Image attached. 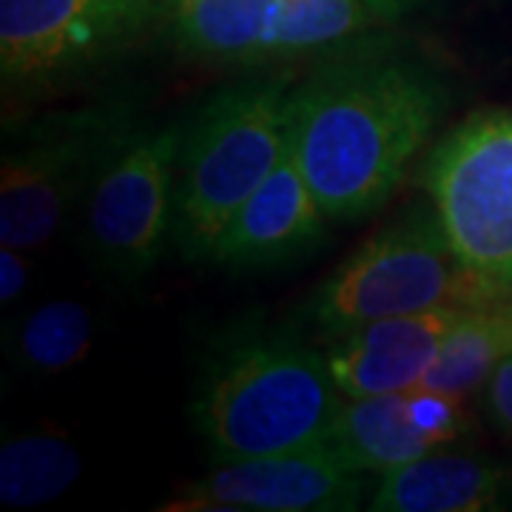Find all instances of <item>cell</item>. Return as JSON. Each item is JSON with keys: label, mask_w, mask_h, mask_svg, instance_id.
<instances>
[{"label": "cell", "mask_w": 512, "mask_h": 512, "mask_svg": "<svg viewBox=\"0 0 512 512\" xmlns=\"http://www.w3.org/2000/svg\"><path fill=\"white\" fill-rule=\"evenodd\" d=\"M362 495L365 473L345 464L328 444L302 453L220 461L168 510L348 512L362 504Z\"/></svg>", "instance_id": "obj_9"}, {"label": "cell", "mask_w": 512, "mask_h": 512, "mask_svg": "<svg viewBox=\"0 0 512 512\" xmlns=\"http://www.w3.org/2000/svg\"><path fill=\"white\" fill-rule=\"evenodd\" d=\"M424 185L458 262L512 296V109L478 111L433 148Z\"/></svg>", "instance_id": "obj_5"}, {"label": "cell", "mask_w": 512, "mask_h": 512, "mask_svg": "<svg viewBox=\"0 0 512 512\" xmlns=\"http://www.w3.org/2000/svg\"><path fill=\"white\" fill-rule=\"evenodd\" d=\"M461 311L441 305L376 319L333 336L325 356L339 393L345 399H365L416 390Z\"/></svg>", "instance_id": "obj_10"}, {"label": "cell", "mask_w": 512, "mask_h": 512, "mask_svg": "<svg viewBox=\"0 0 512 512\" xmlns=\"http://www.w3.org/2000/svg\"><path fill=\"white\" fill-rule=\"evenodd\" d=\"M461 402L464 399L447 396V393H439V390L416 387V390L407 393V413H410L413 427L433 447H447L450 441L461 439V433L467 427Z\"/></svg>", "instance_id": "obj_19"}, {"label": "cell", "mask_w": 512, "mask_h": 512, "mask_svg": "<svg viewBox=\"0 0 512 512\" xmlns=\"http://www.w3.org/2000/svg\"><path fill=\"white\" fill-rule=\"evenodd\" d=\"M288 109L285 83L248 80L185 120L171 222V245L183 259H211L225 225L288 154Z\"/></svg>", "instance_id": "obj_3"}, {"label": "cell", "mask_w": 512, "mask_h": 512, "mask_svg": "<svg viewBox=\"0 0 512 512\" xmlns=\"http://www.w3.org/2000/svg\"><path fill=\"white\" fill-rule=\"evenodd\" d=\"M487 302L498 296L458 262L436 208L421 205L367 239L316 288L308 322L333 339L387 316Z\"/></svg>", "instance_id": "obj_4"}, {"label": "cell", "mask_w": 512, "mask_h": 512, "mask_svg": "<svg viewBox=\"0 0 512 512\" xmlns=\"http://www.w3.org/2000/svg\"><path fill=\"white\" fill-rule=\"evenodd\" d=\"M168 0H0L6 86L40 89L80 77L165 20Z\"/></svg>", "instance_id": "obj_8"}, {"label": "cell", "mask_w": 512, "mask_h": 512, "mask_svg": "<svg viewBox=\"0 0 512 512\" xmlns=\"http://www.w3.org/2000/svg\"><path fill=\"white\" fill-rule=\"evenodd\" d=\"M32 268L29 262L18 254V248H3L0 251V302H18L26 285H29Z\"/></svg>", "instance_id": "obj_21"}, {"label": "cell", "mask_w": 512, "mask_h": 512, "mask_svg": "<svg viewBox=\"0 0 512 512\" xmlns=\"http://www.w3.org/2000/svg\"><path fill=\"white\" fill-rule=\"evenodd\" d=\"M484 387H487L484 399H487L490 419L512 439V350L498 362Z\"/></svg>", "instance_id": "obj_20"}, {"label": "cell", "mask_w": 512, "mask_h": 512, "mask_svg": "<svg viewBox=\"0 0 512 512\" xmlns=\"http://www.w3.org/2000/svg\"><path fill=\"white\" fill-rule=\"evenodd\" d=\"M83 461L72 444L49 433H23L0 450V501L6 507L49 504L80 478Z\"/></svg>", "instance_id": "obj_17"}, {"label": "cell", "mask_w": 512, "mask_h": 512, "mask_svg": "<svg viewBox=\"0 0 512 512\" xmlns=\"http://www.w3.org/2000/svg\"><path fill=\"white\" fill-rule=\"evenodd\" d=\"M180 137L183 123H134L111 146L80 202L86 254L123 285L151 274L171 242Z\"/></svg>", "instance_id": "obj_7"}, {"label": "cell", "mask_w": 512, "mask_h": 512, "mask_svg": "<svg viewBox=\"0 0 512 512\" xmlns=\"http://www.w3.org/2000/svg\"><path fill=\"white\" fill-rule=\"evenodd\" d=\"M512 350V302L498 299L458 313L441 342L439 356L419 387L456 399L473 396L493 376L498 362Z\"/></svg>", "instance_id": "obj_16"}, {"label": "cell", "mask_w": 512, "mask_h": 512, "mask_svg": "<svg viewBox=\"0 0 512 512\" xmlns=\"http://www.w3.org/2000/svg\"><path fill=\"white\" fill-rule=\"evenodd\" d=\"M276 0H168L174 46L197 60L256 63Z\"/></svg>", "instance_id": "obj_15"}, {"label": "cell", "mask_w": 512, "mask_h": 512, "mask_svg": "<svg viewBox=\"0 0 512 512\" xmlns=\"http://www.w3.org/2000/svg\"><path fill=\"white\" fill-rule=\"evenodd\" d=\"M330 447L359 473H390L436 450L413 427L407 393L348 399L330 436Z\"/></svg>", "instance_id": "obj_14"}, {"label": "cell", "mask_w": 512, "mask_h": 512, "mask_svg": "<svg viewBox=\"0 0 512 512\" xmlns=\"http://www.w3.org/2000/svg\"><path fill=\"white\" fill-rule=\"evenodd\" d=\"M419 0H276L259 60L296 57L367 35L396 23Z\"/></svg>", "instance_id": "obj_13"}, {"label": "cell", "mask_w": 512, "mask_h": 512, "mask_svg": "<svg viewBox=\"0 0 512 512\" xmlns=\"http://www.w3.org/2000/svg\"><path fill=\"white\" fill-rule=\"evenodd\" d=\"M328 356L293 328L242 325L211 348L191 419L217 461L328 447L342 410Z\"/></svg>", "instance_id": "obj_2"}, {"label": "cell", "mask_w": 512, "mask_h": 512, "mask_svg": "<svg viewBox=\"0 0 512 512\" xmlns=\"http://www.w3.org/2000/svg\"><path fill=\"white\" fill-rule=\"evenodd\" d=\"M447 109L436 69L390 49H350L291 92L288 154L328 220L379 211Z\"/></svg>", "instance_id": "obj_1"}, {"label": "cell", "mask_w": 512, "mask_h": 512, "mask_svg": "<svg viewBox=\"0 0 512 512\" xmlns=\"http://www.w3.org/2000/svg\"><path fill=\"white\" fill-rule=\"evenodd\" d=\"M92 348V313L74 299H52L23 316L12 336L15 362L32 373H60Z\"/></svg>", "instance_id": "obj_18"}, {"label": "cell", "mask_w": 512, "mask_h": 512, "mask_svg": "<svg viewBox=\"0 0 512 512\" xmlns=\"http://www.w3.org/2000/svg\"><path fill=\"white\" fill-rule=\"evenodd\" d=\"M325 211L291 154L245 200L214 245L211 262L231 271H265L313 254L325 239Z\"/></svg>", "instance_id": "obj_11"}, {"label": "cell", "mask_w": 512, "mask_h": 512, "mask_svg": "<svg viewBox=\"0 0 512 512\" xmlns=\"http://www.w3.org/2000/svg\"><path fill=\"white\" fill-rule=\"evenodd\" d=\"M510 473L470 453L430 450L384 473L370 507L379 512H484L504 507Z\"/></svg>", "instance_id": "obj_12"}, {"label": "cell", "mask_w": 512, "mask_h": 512, "mask_svg": "<svg viewBox=\"0 0 512 512\" xmlns=\"http://www.w3.org/2000/svg\"><path fill=\"white\" fill-rule=\"evenodd\" d=\"M134 126L126 106L100 103L32 120L3 154L0 245L35 251L86 197L111 146Z\"/></svg>", "instance_id": "obj_6"}]
</instances>
